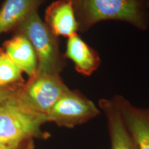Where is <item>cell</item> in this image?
<instances>
[{
  "instance_id": "obj_1",
  "label": "cell",
  "mask_w": 149,
  "mask_h": 149,
  "mask_svg": "<svg viewBox=\"0 0 149 149\" xmlns=\"http://www.w3.org/2000/svg\"><path fill=\"white\" fill-rule=\"evenodd\" d=\"M79 24V31L86 32L102 21L117 20L145 31L149 27L148 0H70Z\"/></svg>"
},
{
  "instance_id": "obj_2",
  "label": "cell",
  "mask_w": 149,
  "mask_h": 149,
  "mask_svg": "<svg viewBox=\"0 0 149 149\" xmlns=\"http://www.w3.org/2000/svg\"><path fill=\"white\" fill-rule=\"evenodd\" d=\"M15 95L0 104V143L17 144L27 139L45 138L42 126L48 122L47 116L24 107Z\"/></svg>"
},
{
  "instance_id": "obj_3",
  "label": "cell",
  "mask_w": 149,
  "mask_h": 149,
  "mask_svg": "<svg viewBox=\"0 0 149 149\" xmlns=\"http://www.w3.org/2000/svg\"><path fill=\"white\" fill-rule=\"evenodd\" d=\"M17 27L18 33L25 35L34 48L37 71L59 74L66 65V58L59 51L58 37L42 21L37 10L31 13Z\"/></svg>"
},
{
  "instance_id": "obj_4",
  "label": "cell",
  "mask_w": 149,
  "mask_h": 149,
  "mask_svg": "<svg viewBox=\"0 0 149 149\" xmlns=\"http://www.w3.org/2000/svg\"><path fill=\"white\" fill-rule=\"evenodd\" d=\"M69 89L59 74L37 71L19 87L15 97L24 107L47 115L54 104Z\"/></svg>"
},
{
  "instance_id": "obj_5",
  "label": "cell",
  "mask_w": 149,
  "mask_h": 149,
  "mask_svg": "<svg viewBox=\"0 0 149 149\" xmlns=\"http://www.w3.org/2000/svg\"><path fill=\"white\" fill-rule=\"evenodd\" d=\"M101 110L78 90L69 89L48 113L47 121L59 127L73 128L95 118Z\"/></svg>"
},
{
  "instance_id": "obj_6",
  "label": "cell",
  "mask_w": 149,
  "mask_h": 149,
  "mask_svg": "<svg viewBox=\"0 0 149 149\" xmlns=\"http://www.w3.org/2000/svg\"><path fill=\"white\" fill-rule=\"evenodd\" d=\"M136 149H149V108L134 106L120 95L113 97Z\"/></svg>"
},
{
  "instance_id": "obj_7",
  "label": "cell",
  "mask_w": 149,
  "mask_h": 149,
  "mask_svg": "<svg viewBox=\"0 0 149 149\" xmlns=\"http://www.w3.org/2000/svg\"><path fill=\"white\" fill-rule=\"evenodd\" d=\"M98 107L107 119L111 149H136L135 143L113 98L100 99Z\"/></svg>"
},
{
  "instance_id": "obj_8",
  "label": "cell",
  "mask_w": 149,
  "mask_h": 149,
  "mask_svg": "<svg viewBox=\"0 0 149 149\" xmlns=\"http://www.w3.org/2000/svg\"><path fill=\"white\" fill-rule=\"evenodd\" d=\"M45 24L57 37H70L79 31L73 6L70 0H57L46 8Z\"/></svg>"
},
{
  "instance_id": "obj_9",
  "label": "cell",
  "mask_w": 149,
  "mask_h": 149,
  "mask_svg": "<svg viewBox=\"0 0 149 149\" xmlns=\"http://www.w3.org/2000/svg\"><path fill=\"white\" fill-rule=\"evenodd\" d=\"M64 57L70 59L79 73L90 76L100 66L101 59L97 52L77 34L68 37Z\"/></svg>"
},
{
  "instance_id": "obj_10",
  "label": "cell",
  "mask_w": 149,
  "mask_h": 149,
  "mask_svg": "<svg viewBox=\"0 0 149 149\" xmlns=\"http://www.w3.org/2000/svg\"><path fill=\"white\" fill-rule=\"evenodd\" d=\"M3 50L22 70L33 76L37 70V58L34 48L25 35L19 33L3 44Z\"/></svg>"
},
{
  "instance_id": "obj_11",
  "label": "cell",
  "mask_w": 149,
  "mask_h": 149,
  "mask_svg": "<svg viewBox=\"0 0 149 149\" xmlns=\"http://www.w3.org/2000/svg\"><path fill=\"white\" fill-rule=\"evenodd\" d=\"M46 0H6L0 10V35L17 27Z\"/></svg>"
},
{
  "instance_id": "obj_12",
  "label": "cell",
  "mask_w": 149,
  "mask_h": 149,
  "mask_svg": "<svg viewBox=\"0 0 149 149\" xmlns=\"http://www.w3.org/2000/svg\"><path fill=\"white\" fill-rule=\"evenodd\" d=\"M22 70L11 60L3 48H0V86L24 83Z\"/></svg>"
},
{
  "instance_id": "obj_13",
  "label": "cell",
  "mask_w": 149,
  "mask_h": 149,
  "mask_svg": "<svg viewBox=\"0 0 149 149\" xmlns=\"http://www.w3.org/2000/svg\"><path fill=\"white\" fill-rule=\"evenodd\" d=\"M22 84L9 86H0V104L13 97L16 94L19 87Z\"/></svg>"
},
{
  "instance_id": "obj_14",
  "label": "cell",
  "mask_w": 149,
  "mask_h": 149,
  "mask_svg": "<svg viewBox=\"0 0 149 149\" xmlns=\"http://www.w3.org/2000/svg\"><path fill=\"white\" fill-rule=\"evenodd\" d=\"M0 149H35L34 139H27L17 144H3Z\"/></svg>"
},
{
  "instance_id": "obj_15",
  "label": "cell",
  "mask_w": 149,
  "mask_h": 149,
  "mask_svg": "<svg viewBox=\"0 0 149 149\" xmlns=\"http://www.w3.org/2000/svg\"><path fill=\"white\" fill-rule=\"evenodd\" d=\"M2 145H3V144H1V143H0V146H2Z\"/></svg>"
}]
</instances>
